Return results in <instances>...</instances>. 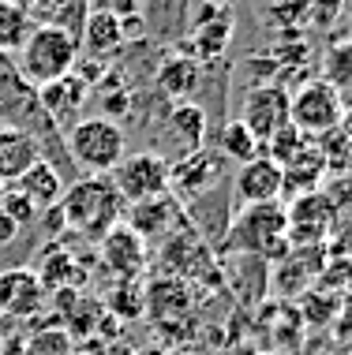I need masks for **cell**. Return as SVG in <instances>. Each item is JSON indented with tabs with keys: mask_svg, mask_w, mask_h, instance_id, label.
Instances as JSON below:
<instances>
[{
	"mask_svg": "<svg viewBox=\"0 0 352 355\" xmlns=\"http://www.w3.org/2000/svg\"><path fill=\"white\" fill-rule=\"evenodd\" d=\"M60 217L68 220L79 236L87 239H101L109 228H117L124 220V198L117 195L109 176H87L75 187H64L60 195Z\"/></svg>",
	"mask_w": 352,
	"mask_h": 355,
	"instance_id": "obj_1",
	"label": "cell"
},
{
	"mask_svg": "<svg viewBox=\"0 0 352 355\" xmlns=\"http://www.w3.org/2000/svg\"><path fill=\"white\" fill-rule=\"evenodd\" d=\"M79 64V37L60 26H31L19 42V75L34 86H49L75 71Z\"/></svg>",
	"mask_w": 352,
	"mask_h": 355,
	"instance_id": "obj_2",
	"label": "cell"
},
{
	"mask_svg": "<svg viewBox=\"0 0 352 355\" xmlns=\"http://www.w3.org/2000/svg\"><path fill=\"white\" fill-rule=\"evenodd\" d=\"M229 251H244L259 262H278L289 254V220H285L281 202H262V206H244L236 214L229 236Z\"/></svg>",
	"mask_w": 352,
	"mask_h": 355,
	"instance_id": "obj_3",
	"label": "cell"
},
{
	"mask_svg": "<svg viewBox=\"0 0 352 355\" xmlns=\"http://www.w3.org/2000/svg\"><path fill=\"white\" fill-rule=\"evenodd\" d=\"M68 153L75 165H83L90 176H109L128 153L124 128L112 116H87L68 128Z\"/></svg>",
	"mask_w": 352,
	"mask_h": 355,
	"instance_id": "obj_4",
	"label": "cell"
},
{
	"mask_svg": "<svg viewBox=\"0 0 352 355\" xmlns=\"http://www.w3.org/2000/svg\"><path fill=\"white\" fill-rule=\"evenodd\" d=\"M341 116H345L341 90L326 79H308L296 94H289V123L308 139H322L326 131L341 128Z\"/></svg>",
	"mask_w": 352,
	"mask_h": 355,
	"instance_id": "obj_5",
	"label": "cell"
},
{
	"mask_svg": "<svg viewBox=\"0 0 352 355\" xmlns=\"http://www.w3.org/2000/svg\"><path fill=\"white\" fill-rule=\"evenodd\" d=\"M117 195L124 198V206L146 202L169 191V161L154 150H139V153H124L120 165L109 172Z\"/></svg>",
	"mask_w": 352,
	"mask_h": 355,
	"instance_id": "obj_6",
	"label": "cell"
},
{
	"mask_svg": "<svg viewBox=\"0 0 352 355\" xmlns=\"http://www.w3.org/2000/svg\"><path fill=\"white\" fill-rule=\"evenodd\" d=\"M285 220H289V247H322L334 232V209L322 198V191L296 195L285 206Z\"/></svg>",
	"mask_w": 352,
	"mask_h": 355,
	"instance_id": "obj_7",
	"label": "cell"
},
{
	"mask_svg": "<svg viewBox=\"0 0 352 355\" xmlns=\"http://www.w3.org/2000/svg\"><path fill=\"white\" fill-rule=\"evenodd\" d=\"M240 123L255 135V142H270L278 131L289 123V90L278 83H262V86H251L244 98V112H240Z\"/></svg>",
	"mask_w": 352,
	"mask_h": 355,
	"instance_id": "obj_8",
	"label": "cell"
},
{
	"mask_svg": "<svg viewBox=\"0 0 352 355\" xmlns=\"http://www.w3.org/2000/svg\"><path fill=\"white\" fill-rule=\"evenodd\" d=\"M221 172H225V157L217 150H206V146L192 150V153H184L180 161L169 165V195H173L176 202L199 198L221 180Z\"/></svg>",
	"mask_w": 352,
	"mask_h": 355,
	"instance_id": "obj_9",
	"label": "cell"
},
{
	"mask_svg": "<svg viewBox=\"0 0 352 355\" xmlns=\"http://www.w3.org/2000/svg\"><path fill=\"white\" fill-rule=\"evenodd\" d=\"M124 225L131 228V232H135L142 243H146V239H173V232L180 228V220H187L184 217V206L176 202L173 195H158V198H146V202H135V206H128L124 209Z\"/></svg>",
	"mask_w": 352,
	"mask_h": 355,
	"instance_id": "obj_10",
	"label": "cell"
},
{
	"mask_svg": "<svg viewBox=\"0 0 352 355\" xmlns=\"http://www.w3.org/2000/svg\"><path fill=\"white\" fill-rule=\"evenodd\" d=\"M281 195H285V176L262 150L240 165V172H236V198H240L244 206L281 202Z\"/></svg>",
	"mask_w": 352,
	"mask_h": 355,
	"instance_id": "obj_11",
	"label": "cell"
},
{
	"mask_svg": "<svg viewBox=\"0 0 352 355\" xmlns=\"http://www.w3.org/2000/svg\"><path fill=\"white\" fill-rule=\"evenodd\" d=\"M146 311L154 314V322L161 325V333H176V318H184L192 325V292H187V284L180 281V277H161L146 288Z\"/></svg>",
	"mask_w": 352,
	"mask_h": 355,
	"instance_id": "obj_12",
	"label": "cell"
},
{
	"mask_svg": "<svg viewBox=\"0 0 352 355\" xmlns=\"http://www.w3.org/2000/svg\"><path fill=\"white\" fill-rule=\"evenodd\" d=\"M45 303V284L37 281L34 270L19 266V270L0 273V314L8 318H34Z\"/></svg>",
	"mask_w": 352,
	"mask_h": 355,
	"instance_id": "obj_13",
	"label": "cell"
},
{
	"mask_svg": "<svg viewBox=\"0 0 352 355\" xmlns=\"http://www.w3.org/2000/svg\"><path fill=\"white\" fill-rule=\"evenodd\" d=\"M101 266L109 273L124 277V281H135V273L146 266V243L131 232L128 225H117L101 236Z\"/></svg>",
	"mask_w": 352,
	"mask_h": 355,
	"instance_id": "obj_14",
	"label": "cell"
},
{
	"mask_svg": "<svg viewBox=\"0 0 352 355\" xmlns=\"http://www.w3.org/2000/svg\"><path fill=\"white\" fill-rule=\"evenodd\" d=\"M79 49L90 56V60H106V56L124 49V31H120V19L101 8L98 0L90 4L87 19H83V31H79Z\"/></svg>",
	"mask_w": 352,
	"mask_h": 355,
	"instance_id": "obj_15",
	"label": "cell"
},
{
	"mask_svg": "<svg viewBox=\"0 0 352 355\" xmlns=\"http://www.w3.org/2000/svg\"><path fill=\"white\" fill-rule=\"evenodd\" d=\"M37 94H42V109L49 112V120L56 123V128L68 131L75 123V116H79V109L87 105L90 86L72 71V75H64V79H56L49 86H37Z\"/></svg>",
	"mask_w": 352,
	"mask_h": 355,
	"instance_id": "obj_16",
	"label": "cell"
},
{
	"mask_svg": "<svg viewBox=\"0 0 352 355\" xmlns=\"http://www.w3.org/2000/svg\"><path fill=\"white\" fill-rule=\"evenodd\" d=\"M326 247H289V254L278 258V270H274V281L285 295L303 292L311 281L319 277V270L326 266Z\"/></svg>",
	"mask_w": 352,
	"mask_h": 355,
	"instance_id": "obj_17",
	"label": "cell"
},
{
	"mask_svg": "<svg viewBox=\"0 0 352 355\" xmlns=\"http://www.w3.org/2000/svg\"><path fill=\"white\" fill-rule=\"evenodd\" d=\"M199 83H203V64H195L192 56L173 53V56H165V60H161V68H158V90L165 94L173 105L192 101L195 90H199Z\"/></svg>",
	"mask_w": 352,
	"mask_h": 355,
	"instance_id": "obj_18",
	"label": "cell"
},
{
	"mask_svg": "<svg viewBox=\"0 0 352 355\" xmlns=\"http://www.w3.org/2000/svg\"><path fill=\"white\" fill-rule=\"evenodd\" d=\"M42 161V142L31 131L8 128V135L0 139V184H15L26 168H34Z\"/></svg>",
	"mask_w": 352,
	"mask_h": 355,
	"instance_id": "obj_19",
	"label": "cell"
},
{
	"mask_svg": "<svg viewBox=\"0 0 352 355\" xmlns=\"http://www.w3.org/2000/svg\"><path fill=\"white\" fill-rule=\"evenodd\" d=\"M12 187H19L26 198H31V202L37 206V214H42V209H53V206H60V195H64L60 172H56V168H53L45 157L37 161L34 168H26V172L15 180Z\"/></svg>",
	"mask_w": 352,
	"mask_h": 355,
	"instance_id": "obj_20",
	"label": "cell"
},
{
	"mask_svg": "<svg viewBox=\"0 0 352 355\" xmlns=\"http://www.w3.org/2000/svg\"><path fill=\"white\" fill-rule=\"evenodd\" d=\"M169 131L184 146V153L206 146V109L199 101H180L169 109Z\"/></svg>",
	"mask_w": 352,
	"mask_h": 355,
	"instance_id": "obj_21",
	"label": "cell"
},
{
	"mask_svg": "<svg viewBox=\"0 0 352 355\" xmlns=\"http://www.w3.org/2000/svg\"><path fill=\"white\" fill-rule=\"evenodd\" d=\"M259 150L262 146L255 142V135L244 128L240 120H229V123H221V128H217V153H221V157L240 161V165H244V161H251Z\"/></svg>",
	"mask_w": 352,
	"mask_h": 355,
	"instance_id": "obj_22",
	"label": "cell"
},
{
	"mask_svg": "<svg viewBox=\"0 0 352 355\" xmlns=\"http://www.w3.org/2000/svg\"><path fill=\"white\" fill-rule=\"evenodd\" d=\"M23 355H75V337L64 325H45L23 340Z\"/></svg>",
	"mask_w": 352,
	"mask_h": 355,
	"instance_id": "obj_23",
	"label": "cell"
},
{
	"mask_svg": "<svg viewBox=\"0 0 352 355\" xmlns=\"http://www.w3.org/2000/svg\"><path fill=\"white\" fill-rule=\"evenodd\" d=\"M322 198L334 209V225L337 220H352V172H337L326 184V191H322Z\"/></svg>",
	"mask_w": 352,
	"mask_h": 355,
	"instance_id": "obj_24",
	"label": "cell"
},
{
	"mask_svg": "<svg viewBox=\"0 0 352 355\" xmlns=\"http://www.w3.org/2000/svg\"><path fill=\"white\" fill-rule=\"evenodd\" d=\"M31 31V19L19 12L15 4H8V0H0V49H12L19 45Z\"/></svg>",
	"mask_w": 352,
	"mask_h": 355,
	"instance_id": "obj_25",
	"label": "cell"
},
{
	"mask_svg": "<svg viewBox=\"0 0 352 355\" xmlns=\"http://www.w3.org/2000/svg\"><path fill=\"white\" fill-rule=\"evenodd\" d=\"M0 214L12 217L19 228H26V225H34V220H37V206H34L19 187L8 184V187H4V198H0Z\"/></svg>",
	"mask_w": 352,
	"mask_h": 355,
	"instance_id": "obj_26",
	"label": "cell"
},
{
	"mask_svg": "<svg viewBox=\"0 0 352 355\" xmlns=\"http://www.w3.org/2000/svg\"><path fill=\"white\" fill-rule=\"evenodd\" d=\"M326 75H330V86H341V83H352V42L345 45H334L326 56Z\"/></svg>",
	"mask_w": 352,
	"mask_h": 355,
	"instance_id": "obj_27",
	"label": "cell"
},
{
	"mask_svg": "<svg viewBox=\"0 0 352 355\" xmlns=\"http://www.w3.org/2000/svg\"><path fill=\"white\" fill-rule=\"evenodd\" d=\"M341 12H345V0H308V19L315 26H330Z\"/></svg>",
	"mask_w": 352,
	"mask_h": 355,
	"instance_id": "obj_28",
	"label": "cell"
},
{
	"mask_svg": "<svg viewBox=\"0 0 352 355\" xmlns=\"http://www.w3.org/2000/svg\"><path fill=\"white\" fill-rule=\"evenodd\" d=\"M330 239H334V254L337 258L352 254V220H337L334 232H330Z\"/></svg>",
	"mask_w": 352,
	"mask_h": 355,
	"instance_id": "obj_29",
	"label": "cell"
},
{
	"mask_svg": "<svg viewBox=\"0 0 352 355\" xmlns=\"http://www.w3.org/2000/svg\"><path fill=\"white\" fill-rule=\"evenodd\" d=\"M19 232H23V228H19L12 217H4V214H0V247L15 243V236H19Z\"/></svg>",
	"mask_w": 352,
	"mask_h": 355,
	"instance_id": "obj_30",
	"label": "cell"
},
{
	"mask_svg": "<svg viewBox=\"0 0 352 355\" xmlns=\"http://www.w3.org/2000/svg\"><path fill=\"white\" fill-rule=\"evenodd\" d=\"M214 4H225V8H233V4H236V0H214Z\"/></svg>",
	"mask_w": 352,
	"mask_h": 355,
	"instance_id": "obj_31",
	"label": "cell"
},
{
	"mask_svg": "<svg viewBox=\"0 0 352 355\" xmlns=\"http://www.w3.org/2000/svg\"><path fill=\"white\" fill-rule=\"evenodd\" d=\"M4 135H8V128H4V123H0V139H4Z\"/></svg>",
	"mask_w": 352,
	"mask_h": 355,
	"instance_id": "obj_32",
	"label": "cell"
},
{
	"mask_svg": "<svg viewBox=\"0 0 352 355\" xmlns=\"http://www.w3.org/2000/svg\"><path fill=\"white\" fill-rule=\"evenodd\" d=\"M4 187H8V184H0V198H4Z\"/></svg>",
	"mask_w": 352,
	"mask_h": 355,
	"instance_id": "obj_33",
	"label": "cell"
},
{
	"mask_svg": "<svg viewBox=\"0 0 352 355\" xmlns=\"http://www.w3.org/2000/svg\"><path fill=\"white\" fill-rule=\"evenodd\" d=\"M8 4H12V0H8Z\"/></svg>",
	"mask_w": 352,
	"mask_h": 355,
	"instance_id": "obj_34",
	"label": "cell"
}]
</instances>
